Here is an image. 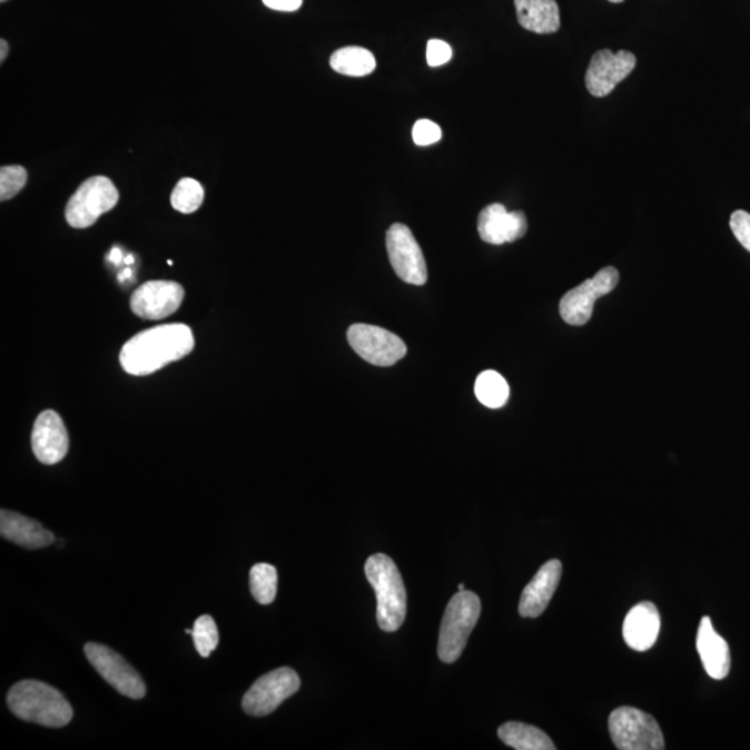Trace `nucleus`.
<instances>
[{"label":"nucleus","mask_w":750,"mask_h":750,"mask_svg":"<svg viewBox=\"0 0 750 750\" xmlns=\"http://www.w3.org/2000/svg\"><path fill=\"white\" fill-rule=\"evenodd\" d=\"M194 348L193 329L186 324H164L128 339L120 352V365L127 374L145 377L184 359Z\"/></svg>","instance_id":"1"},{"label":"nucleus","mask_w":750,"mask_h":750,"mask_svg":"<svg viewBox=\"0 0 750 750\" xmlns=\"http://www.w3.org/2000/svg\"><path fill=\"white\" fill-rule=\"evenodd\" d=\"M8 704L11 713L20 720L50 729L66 727L75 716L69 701L41 681L17 682L8 693Z\"/></svg>","instance_id":"2"},{"label":"nucleus","mask_w":750,"mask_h":750,"mask_svg":"<svg viewBox=\"0 0 750 750\" xmlns=\"http://www.w3.org/2000/svg\"><path fill=\"white\" fill-rule=\"evenodd\" d=\"M366 576L377 595L379 629L395 632L405 623L407 610L406 588L399 569L389 556L377 553L367 559Z\"/></svg>","instance_id":"3"},{"label":"nucleus","mask_w":750,"mask_h":750,"mask_svg":"<svg viewBox=\"0 0 750 750\" xmlns=\"http://www.w3.org/2000/svg\"><path fill=\"white\" fill-rule=\"evenodd\" d=\"M480 614L481 601L474 592L458 591L451 599L440 630L438 657L442 662L452 664L462 657Z\"/></svg>","instance_id":"4"},{"label":"nucleus","mask_w":750,"mask_h":750,"mask_svg":"<svg viewBox=\"0 0 750 750\" xmlns=\"http://www.w3.org/2000/svg\"><path fill=\"white\" fill-rule=\"evenodd\" d=\"M610 737L620 750H662L663 732L651 714L635 708L613 710L609 718Z\"/></svg>","instance_id":"5"},{"label":"nucleus","mask_w":750,"mask_h":750,"mask_svg":"<svg viewBox=\"0 0 750 750\" xmlns=\"http://www.w3.org/2000/svg\"><path fill=\"white\" fill-rule=\"evenodd\" d=\"M119 190L110 178L97 176L83 181L66 206V220L72 228H88L119 204Z\"/></svg>","instance_id":"6"},{"label":"nucleus","mask_w":750,"mask_h":750,"mask_svg":"<svg viewBox=\"0 0 750 750\" xmlns=\"http://www.w3.org/2000/svg\"><path fill=\"white\" fill-rule=\"evenodd\" d=\"M300 679L296 671L282 668L261 675L245 693L244 712L254 718H265L276 712L284 701L299 691Z\"/></svg>","instance_id":"7"},{"label":"nucleus","mask_w":750,"mask_h":750,"mask_svg":"<svg viewBox=\"0 0 750 750\" xmlns=\"http://www.w3.org/2000/svg\"><path fill=\"white\" fill-rule=\"evenodd\" d=\"M348 343L362 359L378 367L394 366L407 354V346L397 335L368 324H354L348 329Z\"/></svg>","instance_id":"8"},{"label":"nucleus","mask_w":750,"mask_h":750,"mask_svg":"<svg viewBox=\"0 0 750 750\" xmlns=\"http://www.w3.org/2000/svg\"><path fill=\"white\" fill-rule=\"evenodd\" d=\"M619 279L618 268L604 267L592 279H586L579 287L569 290L559 306L563 320L570 326H584L591 320L596 299L612 293L618 287Z\"/></svg>","instance_id":"9"},{"label":"nucleus","mask_w":750,"mask_h":750,"mask_svg":"<svg viewBox=\"0 0 750 750\" xmlns=\"http://www.w3.org/2000/svg\"><path fill=\"white\" fill-rule=\"evenodd\" d=\"M83 652L100 677L121 695L131 699H142L147 695V685L141 675L119 653L93 642L87 643Z\"/></svg>","instance_id":"10"},{"label":"nucleus","mask_w":750,"mask_h":750,"mask_svg":"<svg viewBox=\"0 0 750 750\" xmlns=\"http://www.w3.org/2000/svg\"><path fill=\"white\" fill-rule=\"evenodd\" d=\"M386 249L396 276L407 284L424 285L428 279L422 248L411 228L396 223L386 233Z\"/></svg>","instance_id":"11"},{"label":"nucleus","mask_w":750,"mask_h":750,"mask_svg":"<svg viewBox=\"0 0 750 750\" xmlns=\"http://www.w3.org/2000/svg\"><path fill=\"white\" fill-rule=\"evenodd\" d=\"M635 66V55L629 50H620L618 53L609 49L599 50L592 56L591 65L586 70L588 91L596 98L608 97L618 83L631 75Z\"/></svg>","instance_id":"12"},{"label":"nucleus","mask_w":750,"mask_h":750,"mask_svg":"<svg viewBox=\"0 0 750 750\" xmlns=\"http://www.w3.org/2000/svg\"><path fill=\"white\" fill-rule=\"evenodd\" d=\"M186 290L175 282H149L132 294L134 315L144 320H164L180 309Z\"/></svg>","instance_id":"13"},{"label":"nucleus","mask_w":750,"mask_h":750,"mask_svg":"<svg viewBox=\"0 0 750 750\" xmlns=\"http://www.w3.org/2000/svg\"><path fill=\"white\" fill-rule=\"evenodd\" d=\"M33 455L42 464L53 466L69 452L70 440L63 420L55 411H45L36 420L31 435Z\"/></svg>","instance_id":"14"},{"label":"nucleus","mask_w":750,"mask_h":750,"mask_svg":"<svg viewBox=\"0 0 750 750\" xmlns=\"http://www.w3.org/2000/svg\"><path fill=\"white\" fill-rule=\"evenodd\" d=\"M527 229V217L523 211H507L501 204L484 207L478 216V234L486 244L514 243L523 238Z\"/></svg>","instance_id":"15"},{"label":"nucleus","mask_w":750,"mask_h":750,"mask_svg":"<svg viewBox=\"0 0 750 750\" xmlns=\"http://www.w3.org/2000/svg\"><path fill=\"white\" fill-rule=\"evenodd\" d=\"M563 564L561 561L546 562L524 588L520 598L519 613L524 619H536L545 612L561 582Z\"/></svg>","instance_id":"16"},{"label":"nucleus","mask_w":750,"mask_h":750,"mask_svg":"<svg viewBox=\"0 0 750 750\" xmlns=\"http://www.w3.org/2000/svg\"><path fill=\"white\" fill-rule=\"evenodd\" d=\"M697 649L710 679L724 680L731 669L729 643L716 632L712 619L704 615L699 624Z\"/></svg>","instance_id":"17"},{"label":"nucleus","mask_w":750,"mask_h":750,"mask_svg":"<svg viewBox=\"0 0 750 750\" xmlns=\"http://www.w3.org/2000/svg\"><path fill=\"white\" fill-rule=\"evenodd\" d=\"M660 613L652 602L635 604L626 614L623 636L626 645L636 652H647L658 641Z\"/></svg>","instance_id":"18"},{"label":"nucleus","mask_w":750,"mask_h":750,"mask_svg":"<svg viewBox=\"0 0 750 750\" xmlns=\"http://www.w3.org/2000/svg\"><path fill=\"white\" fill-rule=\"evenodd\" d=\"M0 534L4 540L30 551L41 550V547L52 545L55 542L53 534L43 529L37 520L4 511V509L0 513Z\"/></svg>","instance_id":"19"},{"label":"nucleus","mask_w":750,"mask_h":750,"mask_svg":"<svg viewBox=\"0 0 750 750\" xmlns=\"http://www.w3.org/2000/svg\"><path fill=\"white\" fill-rule=\"evenodd\" d=\"M520 26L535 33H553L561 28L556 0H514Z\"/></svg>","instance_id":"20"},{"label":"nucleus","mask_w":750,"mask_h":750,"mask_svg":"<svg viewBox=\"0 0 750 750\" xmlns=\"http://www.w3.org/2000/svg\"><path fill=\"white\" fill-rule=\"evenodd\" d=\"M503 743L517 750H555L556 746L544 731L534 726L509 721L497 730Z\"/></svg>","instance_id":"21"},{"label":"nucleus","mask_w":750,"mask_h":750,"mask_svg":"<svg viewBox=\"0 0 750 750\" xmlns=\"http://www.w3.org/2000/svg\"><path fill=\"white\" fill-rule=\"evenodd\" d=\"M333 70L349 77H365L372 75L377 67L371 50L361 47L341 48L329 59Z\"/></svg>","instance_id":"22"},{"label":"nucleus","mask_w":750,"mask_h":750,"mask_svg":"<svg viewBox=\"0 0 750 750\" xmlns=\"http://www.w3.org/2000/svg\"><path fill=\"white\" fill-rule=\"evenodd\" d=\"M474 392L477 399L490 408L505 406L511 395L507 381L500 373L492 371L478 375Z\"/></svg>","instance_id":"23"},{"label":"nucleus","mask_w":750,"mask_h":750,"mask_svg":"<svg viewBox=\"0 0 750 750\" xmlns=\"http://www.w3.org/2000/svg\"><path fill=\"white\" fill-rule=\"evenodd\" d=\"M249 584L251 595L260 604H270L277 596L278 574L272 564H255L250 570Z\"/></svg>","instance_id":"24"},{"label":"nucleus","mask_w":750,"mask_h":750,"mask_svg":"<svg viewBox=\"0 0 750 750\" xmlns=\"http://www.w3.org/2000/svg\"><path fill=\"white\" fill-rule=\"evenodd\" d=\"M205 199V189L193 178H182L171 194V206L184 215L199 209Z\"/></svg>","instance_id":"25"},{"label":"nucleus","mask_w":750,"mask_h":750,"mask_svg":"<svg viewBox=\"0 0 750 750\" xmlns=\"http://www.w3.org/2000/svg\"><path fill=\"white\" fill-rule=\"evenodd\" d=\"M193 638L196 651L199 652L201 658H209L211 652L216 651L220 636H218L217 625L211 615H200L195 621Z\"/></svg>","instance_id":"26"},{"label":"nucleus","mask_w":750,"mask_h":750,"mask_svg":"<svg viewBox=\"0 0 750 750\" xmlns=\"http://www.w3.org/2000/svg\"><path fill=\"white\" fill-rule=\"evenodd\" d=\"M27 170L21 166H3L0 169V199L9 200L20 194L27 184Z\"/></svg>","instance_id":"27"},{"label":"nucleus","mask_w":750,"mask_h":750,"mask_svg":"<svg viewBox=\"0 0 750 750\" xmlns=\"http://www.w3.org/2000/svg\"><path fill=\"white\" fill-rule=\"evenodd\" d=\"M441 127L434 121L418 120L413 127V141L418 147H428V145L441 141Z\"/></svg>","instance_id":"28"},{"label":"nucleus","mask_w":750,"mask_h":750,"mask_svg":"<svg viewBox=\"0 0 750 750\" xmlns=\"http://www.w3.org/2000/svg\"><path fill=\"white\" fill-rule=\"evenodd\" d=\"M730 227L734 233L738 243L743 248L750 251V215L746 210H737L732 213L730 218Z\"/></svg>","instance_id":"29"},{"label":"nucleus","mask_w":750,"mask_h":750,"mask_svg":"<svg viewBox=\"0 0 750 750\" xmlns=\"http://www.w3.org/2000/svg\"><path fill=\"white\" fill-rule=\"evenodd\" d=\"M453 50L450 43L441 39H431L427 45V61L431 67L446 65L452 59Z\"/></svg>","instance_id":"30"},{"label":"nucleus","mask_w":750,"mask_h":750,"mask_svg":"<svg viewBox=\"0 0 750 750\" xmlns=\"http://www.w3.org/2000/svg\"><path fill=\"white\" fill-rule=\"evenodd\" d=\"M304 0H263L268 9L277 11H296L300 9Z\"/></svg>","instance_id":"31"},{"label":"nucleus","mask_w":750,"mask_h":750,"mask_svg":"<svg viewBox=\"0 0 750 750\" xmlns=\"http://www.w3.org/2000/svg\"><path fill=\"white\" fill-rule=\"evenodd\" d=\"M109 260H110L111 263H115V265H120V261H121V250H120V249H117V248H115L114 250H111V254L109 255Z\"/></svg>","instance_id":"32"},{"label":"nucleus","mask_w":750,"mask_h":750,"mask_svg":"<svg viewBox=\"0 0 750 750\" xmlns=\"http://www.w3.org/2000/svg\"><path fill=\"white\" fill-rule=\"evenodd\" d=\"M8 53H9V45L8 42L4 41V39H2V41H0V61H2V63Z\"/></svg>","instance_id":"33"},{"label":"nucleus","mask_w":750,"mask_h":750,"mask_svg":"<svg viewBox=\"0 0 750 750\" xmlns=\"http://www.w3.org/2000/svg\"><path fill=\"white\" fill-rule=\"evenodd\" d=\"M127 265H132L134 263V256H128L126 259Z\"/></svg>","instance_id":"34"},{"label":"nucleus","mask_w":750,"mask_h":750,"mask_svg":"<svg viewBox=\"0 0 750 750\" xmlns=\"http://www.w3.org/2000/svg\"><path fill=\"white\" fill-rule=\"evenodd\" d=\"M458 591H466V586H464V584H458Z\"/></svg>","instance_id":"35"},{"label":"nucleus","mask_w":750,"mask_h":750,"mask_svg":"<svg viewBox=\"0 0 750 750\" xmlns=\"http://www.w3.org/2000/svg\"><path fill=\"white\" fill-rule=\"evenodd\" d=\"M609 2H612V3H621V2H623V0H609Z\"/></svg>","instance_id":"36"},{"label":"nucleus","mask_w":750,"mask_h":750,"mask_svg":"<svg viewBox=\"0 0 750 750\" xmlns=\"http://www.w3.org/2000/svg\"><path fill=\"white\" fill-rule=\"evenodd\" d=\"M186 632H187V634L193 635V630H189V629H188V630H186Z\"/></svg>","instance_id":"37"},{"label":"nucleus","mask_w":750,"mask_h":750,"mask_svg":"<svg viewBox=\"0 0 750 750\" xmlns=\"http://www.w3.org/2000/svg\"><path fill=\"white\" fill-rule=\"evenodd\" d=\"M0 2L4 3V2H8V0H0Z\"/></svg>","instance_id":"38"}]
</instances>
